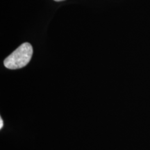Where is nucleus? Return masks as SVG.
I'll use <instances>...</instances> for the list:
<instances>
[{"label": "nucleus", "instance_id": "1", "mask_svg": "<svg viewBox=\"0 0 150 150\" xmlns=\"http://www.w3.org/2000/svg\"><path fill=\"white\" fill-rule=\"evenodd\" d=\"M33 55V47L29 42H24L11 54L4 61L6 68L17 70L25 67L31 61Z\"/></svg>", "mask_w": 150, "mask_h": 150}, {"label": "nucleus", "instance_id": "2", "mask_svg": "<svg viewBox=\"0 0 150 150\" xmlns=\"http://www.w3.org/2000/svg\"><path fill=\"white\" fill-rule=\"evenodd\" d=\"M3 125H4V122H3V120H2V119H0V129H2V127H3Z\"/></svg>", "mask_w": 150, "mask_h": 150}, {"label": "nucleus", "instance_id": "3", "mask_svg": "<svg viewBox=\"0 0 150 150\" xmlns=\"http://www.w3.org/2000/svg\"><path fill=\"white\" fill-rule=\"evenodd\" d=\"M56 1H64V0H54Z\"/></svg>", "mask_w": 150, "mask_h": 150}]
</instances>
